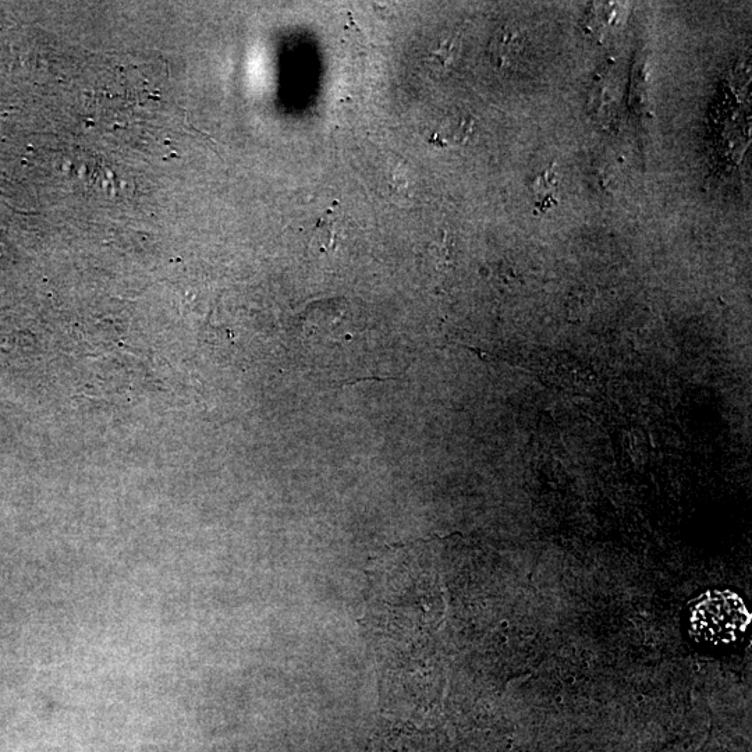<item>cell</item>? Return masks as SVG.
<instances>
[{
	"label": "cell",
	"instance_id": "cell-1",
	"mask_svg": "<svg viewBox=\"0 0 752 752\" xmlns=\"http://www.w3.org/2000/svg\"><path fill=\"white\" fill-rule=\"evenodd\" d=\"M750 622L746 603L729 590L705 592L694 599L688 613L691 636L709 647H727L739 641Z\"/></svg>",
	"mask_w": 752,
	"mask_h": 752
},
{
	"label": "cell",
	"instance_id": "cell-2",
	"mask_svg": "<svg viewBox=\"0 0 752 752\" xmlns=\"http://www.w3.org/2000/svg\"><path fill=\"white\" fill-rule=\"evenodd\" d=\"M526 49V37L520 28L507 26L496 33L492 39V59L498 63L500 69L512 67L519 60Z\"/></svg>",
	"mask_w": 752,
	"mask_h": 752
},
{
	"label": "cell",
	"instance_id": "cell-3",
	"mask_svg": "<svg viewBox=\"0 0 752 752\" xmlns=\"http://www.w3.org/2000/svg\"><path fill=\"white\" fill-rule=\"evenodd\" d=\"M471 120L467 117H450L431 137V143L439 147H454L463 144L471 133Z\"/></svg>",
	"mask_w": 752,
	"mask_h": 752
},
{
	"label": "cell",
	"instance_id": "cell-4",
	"mask_svg": "<svg viewBox=\"0 0 752 752\" xmlns=\"http://www.w3.org/2000/svg\"><path fill=\"white\" fill-rule=\"evenodd\" d=\"M457 53H459V41L456 38L449 37L442 39L438 42V45L432 49L429 56L435 63H438L442 69L452 65L454 59H456Z\"/></svg>",
	"mask_w": 752,
	"mask_h": 752
}]
</instances>
